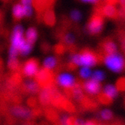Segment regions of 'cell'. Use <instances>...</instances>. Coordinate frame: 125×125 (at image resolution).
<instances>
[{
	"mask_svg": "<svg viewBox=\"0 0 125 125\" xmlns=\"http://www.w3.org/2000/svg\"><path fill=\"white\" fill-rule=\"evenodd\" d=\"M40 86L37 82L28 80L23 83L21 87V90L23 94H36L40 92Z\"/></svg>",
	"mask_w": 125,
	"mask_h": 125,
	"instance_id": "8fae6325",
	"label": "cell"
},
{
	"mask_svg": "<svg viewBox=\"0 0 125 125\" xmlns=\"http://www.w3.org/2000/svg\"><path fill=\"white\" fill-rule=\"evenodd\" d=\"M39 62L36 59H29L26 61L22 67V73L26 77H32L37 73L38 70Z\"/></svg>",
	"mask_w": 125,
	"mask_h": 125,
	"instance_id": "52a82bcc",
	"label": "cell"
},
{
	"mask_svg": "<svg viewBox=\"0 0 125 125\" xmlns=\"http://www.w3.org/2000/svg\"><path fill=\"white\" fill-rule=\"evenodd\" d=\"M122 7L125 8V0H118Z\"/></svg>",
	"mask_w": 125,
	"mask_h": 125,
	"instance_id": "f35d334b",
	"label": "cell"
},
{
	"mask_svg": "<svg viewBox=\"0 0 125 125\" xmlns=\"http://www.w3.org/2000/svg\"><path fill=\"white\" fill-rule=\"evenodd\" d=\"M45 113L51 120H55L57 116L56 111L52 108H47V109H45Z\"/></svg>",
	"mask_w": 125,
	"mask_h": 125,
	"instance_id": "484cf974",
	"label": "cell"
},
{
	"mask_svg": "<svg viewBox=\"0 0 125 125\" xmlns=\"http://www.w3.org/2000/svg\"><path fill=\"white\" fill-rule=\"evenodd\" d=\"M83 88L88 94H96L100 92L102 87L101 83L97 80L91 79L86 82H83Z\"/></svg>",
	"mask_w": 125,
	"mask_h": 125,
	"instance_id": "7c38bea8",
	"label": "cell"
},
{
	"mask_svg": "<svg viewBox=\"0 0 125 125\" xmlns=\"http://www.w3.org/2000/svg\"><path fill=\"white\" fill-rule=\"evenodd\" d=\"M101 117L104 120H110L113 116V114L110 110H104L102 111L100 113Z\"/></svg>",
	"mask_w": 125,
	"mask_h": 125,
	"instance_id": "f1b7e54d",
	"label": "cell"
},
{
	"mask_svg": "<svg viewBox=\"0 0 125 125\" xmlns=\"http://www.w3.org/2000/svg\"><path fill=\"white\" fill-rule=\"evenodd\" d=\"M84 125H96V123L93 120H89V121H87V122L85 123Z\"/></svg>",
	"mask_w": 125,
	"mask_h": 125,
	"instance_id": "74e56055",
	"label": "cell"
},
{
	"mask_svg": "<svg viewBox=\"0 0 125 125\" xmlns=\"http://www.w3.org/2000/svg\"><path fill=\"white\" fill-rule=\"evenodd\" d=\"M121 46H122V49L125 52V37L121 36Z\"/></svg>",
	"mask_w": 125,
	"mask_h": 125,
	"instance_id": "d590c367",
	"label": "cell"
},
{
	"mask_svg": "<svg viewBox=\"0 0 125 125\" xmlns=\"http://www.w3.org/2000/svg\"><path fill=\"white\" fill-rule=\"evenodd\" d=\"M103 61L109 69L117 73L122 71L125 65L123 58L118 54L106 55Z\"/></svg>",
	"mask_w": 125,
	"mask_h": 125,
	"instance_id": "3957f363",
	"label": "cell"
},
{
	"mask_svg": "<svg viewBox=\"0 0 125 125\" xmlns=\"http://www.w3.org/2000/svg\"><path fill=\"white\" fill-rule=\"evenodd\" d=\"M35 80L42 88H49L56 85L54 72L46 68H43L37 72L35 75Z\"/></svg>",
	"mask_w": 125,
	"mask_h": 125,
	"instance_id": "6da1fadb",
	"label": "cell"
},
{
	"mask_svg": "<svg viewBox=\"0 0 125 125\" xmlns=\"http://www.w3.org/2000/svg\"><path fill=\"white\" fill-rule=\"evenodd\" d=\"M56 80L57 83L64 88H72L75 83L73 77L68 73L59 75Z\"/></svg>",
	"mask_w": 125,
	"mask_h": 125,
	"instance_id": "30bf717a",
	"label": "cell"
},
{
	"mask_svg": "<svg viewBox=\"0 0 125 125\" xmlns=\"http://www.w3.org/2000/svg\"><path fill=\"white\" fill-rule=\"evenodd\" d=\"M28 104L30 107H35L37 104V100L35 97H30L28 100Z\"/></svg>",
	"mask_w": 125,
	"mask_h": 125,
	"instance_id": "4dcf8cb0",
	"label": "cell"
},
{
	"mask_svg": "<svg viewBox=\"0 0 125 125\" xmlns=\"http://www.w3.org/2000/svg\"><path fill=\"white\" fill-rule=\"evenodd\" d=\"M104 78V74L103 72L100 71V70H96L92 74V79L97 80V81H101L103 80Z\"/></svg>",
	"mask_w": 125,
	"mask_h": 125,
	"instance_id": "d4e9b609",
	"label": "cell"
},
{
	"mask_svg": "<svg viewBox=\"0 0 125 125\" xmlns=\"http://www.w3.org/2000/svg\"><path fill=\"white\" fill-rule=\"evenodd\" d=\"M91 74H92V72H91L90 70L89 69V68L87 67H84L80 71V75L82 78H88L90 77Z\"/></svg>",
	"mask_w": 125,
	"mask_h": 125,
	"instance_id": "83f0119b",
	"label": "cell"
},
{
	"mask_svg": "<svg viewBox=\"0 0 125 125\" xmlns=\"http://www.w3.org/2000/svg\"><path fill=\"white\" fill-rule=\"evenodd\" d=\"M44 18V21L45 24L48 26H52L55 24V19L54 16V14L52 11H48L45 12L44 14V16L43 17Z\"/></svg>",
	"mask_w": 125,
	"mask_h": 125,
	"instance_id": "e0dca14e",
	"label": "cell"
},
{
	"mask_svg": "<svg viewBox=\"0 0 125 125\" xmlns=\"http://www.w3.org/2000/svg\"><path fill=\"white\" fill-rule=\"evenodd\" d=\"M71 18L73 21H78L81 19L82 14L78 10H73L71 12Z\"/></svg>",
	"mask_w": 125,
	"mask_h": 125,
	"instance_id": "f546056e",
	"label": "cell"
},
{
	"mask_svg": "<svg viewBox=\"0 0 125 125\" xmlns=\"http://www.w3.org/2000/svg\"><path fill=\"white\" fill-rule=\"evenodd\" d=\"M29 125V124H27V125Z\"/></svg>",
	"mask_w": 125,
	"mask_h": 125,
	"instance_id": "ab89813d",
	"label": "cell"
},
{
	"mask_svg": "<svg viewBox=\"0 0 125 125\" xmlns=\"http://www.w3.org/2000/svg\"><path fill=\"white\" fill-rule=\"evenodd\" d=\"M96 12L102 16L111 19H116L118 18V11H117L115 6H113V4L110 3H107L102 7L99 8Z\"/></svg>",
	"mask_w": 125,
	"mask_h": 125,
	"instance_id": "ba28073f",
	"label": "cell"
},
{
	"mask_svg": "<svg viewBox=\"0 0 125 125\" xmlns=\"http://www.w3.org/2000/svg\"><path fill=\"white\" fill-rule=\"evenodd\" d=\"M63 42H64L68 46L70 47L73 45V42H74V37L70 34H67L66 35H64V36H62L61 37Z\"/></svg>",
	"mask_w": 125,
	"mask_h": 125,
	"instance_id": "603a6c76",
	"label": "cell"
},
{
	"mask_svg": "<svg viewBox=\"0 0 125 125\" xmlns=\"http://www.w3.org/2000/svg\"><path fill=\"white\" fill-rule=\"evenodd\" d=\"M103 92L113 98L117 96V89L112 85H107L104 87Z\"/></svg>",
	"mask_w": 125,
	"mask_h": 125,
	"instance_id": "44dd1931",
	"label": "cell"
},
{
	"mask_svg": "<svg viewBox=\"0 0 125 125\" xmlns=\"http://www.w3.org/2000/svg\"><path fill=\"white\" fill-rule=\"evenodd\" d=\"M8 67L13 72H18L20 70L19 61L16 57H10L8 62Z\"/></svg>",
	"mask_w": 125,
	"mask_h": 125,
	"instance_id": "ac0fdd59",
	"label": "cell"
},
{
	"mask_svg": "<svg viewBox=\"0 0 125 125\" xmlns=\"http://www.w3.org/2000/svg\"><path fill=\"white\" fill-rule=\"evenodd\" d=\"M12 14H13V17L16 21H18L21 18H22V17L25 16L24 6L22 4H15L12 8Z\"/></svg>",
	"mask_w": 125,
	"mask_h": 125,
	"instance_id": "9a60e30c",
	"label": "cell"
},
{
	"mask_svg": "<svg viewBox=\"0 0 125 125\" xmlns=\"http://www.w3.org/2000/svg\"><path fill=\"white\" fill-rule=\"evenodd\" d=\"M85 125V123L83 122L82 120L81 119H75V121L74 125Z\"/></svg>",
	"mask_w": 125,
	"mask_h": 125,
	"instance_id": "836d02e7",
	"label": "cell"
},
{
	"mask_svg": "<svg viewBox=\"0 0 125 125\" xmlns=\"http://www.w3.org/2000/svg\"><path fill=\"white\" fill-rule=\"evenodd\" d=\"M39 101L43 106H48L51 103L49 88H42L39 92Z\"/></svg>",
	"mask_w": 125,
	"mask_h": 125,
	"instance_id": "5bb4252c",
	"label": "cell"
},
{
	"mask_svg": "<svg viewBox=\"0 0 125 125\" xmlns=\"http://www.w3.org/2000/svg\"><path fill=\"white\" fill-rule=\"evenodd\" d=\"M57 61L56 59H55L53 57H50L47 58L44 62V67L48 69H52L55 67L56 65Z\"/></svg>",
	"mask_w": 125,
	"mask_h": 125,
	"instance_id": "7402d4cb",
	"label": "cell"
},
{
	"mask_svg": "<svg viewBox=\"0 0 125 125\" xmlns=\"http://www.w3.org/2000/svg\"><path fill=\"white\" fill-rule=\"evenodd\" d=\"M61 108L63 109L68 112H71V113L75 111V108L74 105L70 100L67 99V98H65L64 100L62 102Z\"/></svg>",
	"mask_w": 125,
	"mask_h": 125,
	"instance_id": "d6986e66",
	"label": "cell"
},
{
	"mask_svg": "<svg viewBox=\"0 0 125 125\" xmlns=\"http://www.w3.org/2000/svg\"><path fill=\"white\" fill-rule=\"evenodd\" d=\"M79 56V65L84 67H93L100 62L98 54L90 49H84L80 51Z\"/></svg>",
	"mask_w": 125,
	"mask_h": 125,
	"instance_id": "7a4b0ae2",
	"label": "cell"
},
{
	"mask_svg": "<svg viewBox=\"0 0 125 125\" xmlns=\"http://www.w3.org/2000/svg\"><path fill=\"white\" fill-rule=\"evenodd\" d=\"M98 99L100 103L104 104H110L113 102V98L104 92H101L98 94Z\"/></svg>",
	"mask_w": 125,
	"mask_h": 125,
	"instance_id": "ffe728a7",
	"label": "cell"
},
{
	"mask_svg": "<svg viewBox=\"0 0 125 125\" xmlns=\"http://www.w3.org/2000/svg\"><path fill=\"white\" fill-rule=\"evenodd\" d=\"M22 34H23V29L22 27L19 25L16 26L12 34L11 47L16 49L19 52L28 42L27 41H25L23 39Z\"/></svg>",
	"mask_w": 125,
	"mask_h": 125,
	"instance_id": "5b68a950",
	"label": "cell"
},
{
	"mask_svg": "<svg viewBox=\"0 0 125 125\" xmlns=\"http://www.w3.org/2000/svg\"><path fill=\"white\" fill-rule=\"evenodd\" d=\"M118 17L122 20H125V8L121 6L118 11Z\"/></svg>",
	"mask_w": 125,
	"mask_h": 125,
	"instance_id": "1f68e13d",
	"label": "cell"
},
{
	"mask_svg": "<svg viewBox=\"0 0 125 125\" xmlns=\"http://www.w3.org/2000/svg\"><path fill=\"white\" fill-rule=\"evenodd\" d=\"M84 3H94V4H96L99 3L100 0H80Z\"/></svg>",
	"mask_w": 125,
	"mask_h": 125,
	"instance_id": "e575fe53",
	"label": "cell"
},
{
	"mask_svg": "<svg viewBox=\"0 0 125 125\" xmlns=\"http://www.w3.org/2000/svg\"><path fill=\"white\" fill-rule=\"evenodd\" d=\"M11 112L16 116L22 118H29L32 116V115H33L32 111L31 112L29 109L18 105L12 106L11 109Z\"/></svg>",
	"mask_w": 125,
	"mask_h": 125,
	"instance_id": "4fadbf2b",
	"label": "cell"
},
{
	"mask_svg": "<svg viewBox=\"0 0 125 125\" xmlns=\"http://www.w3.org/2000/svg\"><path fill=\"white\" fill-rule=\"evenodd\" d=\"M116 88L118 90L121 91V92L125 90V77H122V78H120V79H118V81H117L116 82Z\"/></svg>",
	"mask_w": 125,
	"mask_h": 125,
	"instance_id": "4316f807",
	"label": "cell"
},
{
	"mask_svg": "<svg viewBox=\"0 0 125 125\" xmlns=\"http://www.w3.org/2000/svg\"><path fill=\"white\" fill-rule=\"evenodd\" d=\"M42 48L44 51H48L49 50V46L47 44H43L42 46Z\"/></svg>",
	"mask_w": 125,
	"mask_h": 125,
	"instance_id": "8d00e7d4",
	"label": "cell"
},
{
	"mask_svg": "<svg viewBox=\"0 0 125 125\" xmlns=\"http://www.w3.org/2000/svg\"><path fill=\"white\" fill-rule=\"evenodd\" d=\"M66 48V46L63 45V44H57V45H55L54 46V51L55 52V53H56L57 54L61 55V54H63L65 52Z\"/></svg>",
	"mask_w": 125,
	"mask_h": 125,
	"instance_id": "cb8c5ba5",
	"label": "cell"
},
{
	"mask_svg": "<svg viewBox=\"0 0 125 125\" xmlns=\"http://www.w3.org/2000/svg\"><path fill=\"white\" fill-rule=\"evenodd\" d=\"M37 37V32L34 28H29L26 32V41L28 43L33 44Z\"/></svg>",
	"mask_w": 125,
	"mask_h": 125,
	"instance_id": "2e32d148",
	"label": "cell"
},
{
	"mask_svg": "<svg viewBox=\"0 0 125 125\" xmlns=\"http://www.w3.org/2000/svg\"><path fill=\"white\" fill-rule=\"evenodd\" d=\"M49 90L51 94V103L55 107L61 108L62 102L64 100L65 97L58 90L56 85H53L52 87L49 88Z\"/></svg>",
	"mask_w": 125,
	"mask_h": 125,
	"instance_id": "9c48e42d",
	"label": "cell"
},
{
	"mask_svg": "<svg viewBox=\"0 0 125 125\" xmlns=\"http://www.w3.org/2000/svg\"><path fill=\"white\" fill-rule=\"evenodd\" d=\"M103 16L98 12L94 13L89 19L87 25V29L91 34H98L100 33L103 29Z\"/></svg>",
	"mask_w": 125,
	"mask_h": 125,
	"instance_id": "277c9868",
	"label": "cell"
},
{
	"mask_svg": "<svg viewBox=\"0 0 125 125\" xmlns=\"http://www.w3.org/2000/svg\"><path fill=\"white\" fill-rule=\"evenodd\" d=\"M34 0H21V4L23 6H31Z\"/></svg>",
	"mask_w": 125,
	"mask_h": 125,
	"instance_id": "d6a6232c",
	"label": "cell"
},
{
	"mask_svg": "<svg viewBox=\"0 0 125 125\" xmlns=\"http://www.w3.org/2000/svg\"><path fill=\"white\" fill-rule=\"evenodd\" d=\"M100 49L99 54L103 56V58L107 55H111L117 53L116 45L110 38L104 39L100 44Z\"/></svg>",
	"mask_w": 125,
	"mask_h": 125,
	"instance_id": "8992f818",
	"label": "cell"
}]
</instances>
